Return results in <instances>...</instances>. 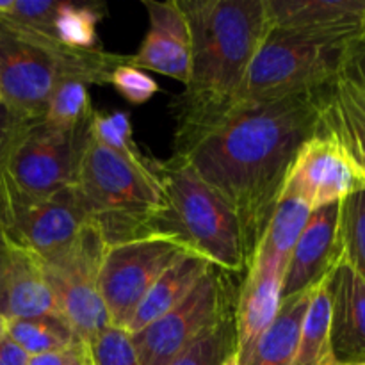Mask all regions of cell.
I'll use <instances>...</instances> for the list:
<instances>
[{
    "label": "cell",
    "mask_w": 365,
    "mask_h": 365,
    "mask_svg": "<svg viewBox=\"0 0 365 365\" xmlns=\"http://www.w3.org/2000/svg\"><path fill=\"white\" fill-rule=\"evenodd\" d=\"M324 89L241 102L173 148V157L191 166L235 214L248 266L277 209L296 153L319 128Z\"/></svg>",
    "instance_id": "6da1fadb"
},
{
    "label": "cell",
    "mask_w": 365,
    "mask_h": 365,
    "mask_svg": "<svg viewBox=\"0 0 365 365\" xmlns=\"http://www.w3.org/2000/svg\"><path fill=\"white\" fill-rule=\"evenodd\" d=\"M191 32V71L175 98L173 148L239 103L253 57L271 31L267 0H182Z\"/></svg>",
    "instance_id": "7a4b0ae2"
},
{
    "label": "cell",
    "mask_w": 365,
    "mask_h": 365,
    "mask_svg": "<svg viewBox=\"0 0 365 365\" xmlns=\"http://www.w3.org/2000/svg\"><path fill=\"white\" fill-rule=\"evenodd\" d=\"M128 56L107 50H71L50 36L0 18V96L18 116L39 121L53 89L66 78L109 84Z\"/></svg>",
    "instance_id": "3957f363"
},
{
    "label": "cell",
    "mask_w": 365,
    "mask_h": 365,
    "mask_svg": "<svg viewBox=\"0 0 365 365\" xmlns=\"http://www.w3.org/2000/svg\"><path fill=\"white\" fill-rule=\"evenodd\" d=\"M75 187L107 246L160 234L166 198L150 157L135 163L89 135Z\"/></svg>",
    "instance_id": "277c9868"
},
{
    "label": "cell",
    "mask_w": 365,
    "mask_h": 365,
    "mask_svg": "<svg viewBox=\"0 0 365 365\" xmlns=\"http://www.w3.org/2000/svg\"><path fill=\"white\" fill-rule=\"evenodd\" d=\"M153 170L166 198L160 234L178 237L192 253L228 277H245L248 271L245 235L230 207L177 157L153 159Z\"/></svg>",
    "instance_id": "5b68a950"
},
{
    "label": "cell",
    "mask_w": 365,
    "mask_h": 365,
    "mask_svg": "<svg viewBox=\"0 0 365 365\" xmlns=\"http://www.w3.org/2000/svg\"><path fill=\"white\" fill-rule=\"evenodd\" d=\"M91 121L59 130L45 121H24L0 166V198L43 200L75 185Z\"/></svg>",
    "instance_id": "8992f818"
},
{
    "label": "cell",
    "mask_w": 365,
    "mask_h": 365,
    "mask_svg": "<svg viewBox=\"0 0 365 365\" xmlns=\"http://www.w3.org/2000/svg\"><path fill=\"white\" fill-rule=\"evenodd\" d=\"M351 48L324 46L271 29L242 84L241 102H264L330 86L348 64Z\"/></svg>",
    "instance_id": "52a82bcc"
},
{
    "label": "cell",
    "mask_w": 365,
    "mask_h": 365,
    "mask_svg": "<svg viewBox=\"0 0 365 365\" xmlns=\"http://www.w3.org/2000/svg\"><path fill=\"white\" fill-rule=\"evenodd\" d=\"M106 250L100 230L89 223L59 255L41 260L61 316L86 344L110 327L98 287Z\"/></svg>",
    "instance_id": "ba28073f"
},
{
    "label": "cell",
    "mask_w": 365,
    "mask_h": 365,
    "mask_svg": "<svg viewBox=\"0 0 365 365\" xmlns=\"http://www.w3.org/2000/svg\"><path fill=\"white\" fill-rule=\"evenodd\" d=\"M189 252L170 234H148L107 246L98 287L110 324L125 330L157 278Z\"/></svg>",
    "instance_id": "9c48e42d"
},
{
    "label": "cell",
    "mask_w": 365,
    "mask_h": 365,
    "mask_svg": "<svg viewBox=\"0 0 365 365\" xmlns=\"http://www.w3.org/2000/svg\"><path fill=\"white\" fill-rule=\"evenodd\" d=\"M228 274L212 267L175 309L132 335L141 365H170L203 330L234 312Z\"/></svg>",
    "instance_id": "30bf717a"
},
{
    "label": "cell",
    "mask_w": 365,
    "mask_h": 365,
    "mask_svg": "<svg viewBox=\"0 0 365 365\" xmlns=\"http://www.w3.org/2000/svg\"><path fill=\"white\" fill-rule=\"evenodd\" d=\"M91 221L77 187L43 200L0 198V230L16 248L50 260L75 241Z\"/></svg>",
    "instance_id": "8fae6325"
},
{
    "label": "cell",
    "mask_w": 365,
    "mask_h": 365,
    "mask_svg": "<svg viewBox=\"0 0 365 365\" xmlns=\"http://www.w3.org/2000/svg\"><path fill=\"white\" fill-rule=\"evenodd\" d=\"M365 189V177L341 143L317 128L296 153L282 196L305 203L310 210L339 203Z\"/></svg>",
    "instance_id": "7c38bea8"
},
{
    "label": "cell",
    "mask_w": 365,
    "mask_h": 365,
    "mask_svg": "<svg viewBox=\"0 0 365 365\" xmlns=\"http://www.w3.org/2000/svg\"><path fill=\"white\" fill-rule=\"evenodd\" d=\"M273 31L324 46L353 48L362 34L365 0H267Z\"/></svg>",
    "instance_id": "4fadbf2b"
},
{
    "label": "cell",
    "mask_w": 365,
    "mask_h": 365,
    "mask_svg": "<svg viewBox=\"0 0 365 365\" xmlns=\"http://www.w3.org/2000/svg\"><path fill=\"white\" fill-rule=\"evenodd\" d=\"M341 203L312 210L285 266L282 302L316 289L342 260Z\"/></svg>",
    "instance_id": "5bb4252c"
},
{
    "label": "cell",
    "mask_w": 365,
    "mask_h": 365,
    "mask_svg": "<svg viewBox=\"0 0 365 365\" xmlns=\"http://www.w3.org/2000/svg\"><path fill=\"white\" fill-rule=\"evenodd\" d=\"M148 32L127 63L187 84L191 71V32L180 0H145Z\"/></svg>",
    "instance_id": "9a60e30c"
},
{
    "label": "cell",
    "mask_w": 365,
    "mask_h": 365,
    "mask_svg": "<svg viewBox=\"0 0 365 365\" xmlns=\"http://www.w3.org/2000/svg\"><path fill=\"white\" fill-rule=\"evenodd\" d=\"M285 269L274 262H252L239 285L234 307L235 353L239 364L248 359L260 335L269 328L282 305Z\"/></svg>",
    "instance_id": "2e32d148"
},
{
    "label": "cell",
    "mask_w": 365,
    "mask_h": 365,
    "mask_svg": "<svg viewBox=\"0 0 365 365\" xmlns=\"http://www.w3.org/2000/svg\"><path fill=\"white\" fill-rule=\"evenodd\" d=\"M330 337L337 365L365 362V282L341 260L327 278Z\"/></svg>",
    "instance_id": "e0dca14e"
},
{
    "label": "cell",
    "mask_w": 365,
    "mask_h": 365,
    "mask_svg": "<svg viewBox=\"0 0 365 365\" xmlns=\"http://www.w3.org/2000/svg\"><path fill=\"white\" fill-rule=\"evenodd\" d=\"M9 245L6 267L0 274V321L59 314L56 296L38 257Z\"/></svg>",
    "instance_id": "ac0fdd59"
},
{
    "label": "cell",
    "mask_w": 365,
    "mask_h": 365,
    "mask_svg": "<svg viewBox=\"0 0 365 365\" xmlns=\"http://www.w3.org/2000/svg\"><path fill=\"white\" fill-rule=\"evenodd\" d=\"M319 128L341 143L365 177V84L346 70L324 89Z\"/></svg>",
    "instance_id": "d6986e66"
},
{
    "label": "cell",
    "mask_w": 365,
    "mask_h": 365,
    "mask_svg": "<svg viewBox=\"0 0 365 365\" xmlns=\"http://www.w3.org/2000/svg\"><path fill=\"white\" fill-rule=\"evenodd\" d=\"M212 267L209 260L192 252L175 260L150 287L125 330L130 335L138 334L143 328L170 312L171 309H175L195 291L196 285L205 278V274Z\"/></svg>",
    "instance_id": "ffe728a7"
},
{
    "label": "cell",
    "mask_w": 365,
    "mask_h": 365,
    "mask_svg": "<svg viewBox=\"0 0 365 365\" xmlns=\"http://www.w3.org/2000/svg\"><path fill=\"white\" fill-rule=\"evenodd\" d=\"M314 291L284 299L273 323L260 335L248 359L239 365H291Z\"/></svg>",
    "instance_id": "44dd1931"
},
{
    "label": "cell",
    "mask_w": 365,
    "mask_h": 365,
    "mask_svg": "<svg viewBox=\"0 0 365 365\" xmlns=\"http://www.w3.org/2000/svg\"><path fill=\"white\" fill-rule=\"evenodd\" d=\"M310 214L312 210L303 202L291 198V196H282L250 264L274 262L280 264L285 269L292 248L298 242Z\"/></svg>",
    "instance_id": "7402d4cb"
},
{
    "label": "cell",
    "mask_w": 365,
    "mask_h": 365,
    "mask_svg": "<svg viewBox=\"0 0 365 365\" xmlns=\"http://www.w3.org/2000/svg\"><path fill=\"white\" fill-rule=\"evenodd\" d=\"M330 314V294L324 280L314 291L291 365H337L331 348Z\"/></svg>",
    "instance_id": "603a6c76"
},
{
    "label": "cell",
    "mask_w": 365,
    "mask_h": 365,
    "mask_svg": "<svg viewBox=\"0 0 365 365\" xmlns=\"http://www.w3.org/2000/svg\"><path fill=\"white\" fill-rule=\"evenodd\" d=\"M4 331L13 339L29 356L59 351L82 342L68 321L59 314L27 317V319L2 321Z\"/></svg>",
    "instance_id": "cb8c5ba5"
},
{
    "label": "cell",
    "mask_w": 365,
    "mask_h": 365,
    "mask_svg": "<svg viewBox=\"0 0 365 365\" xmlns=\"http://www.w3.org/2000/svg\"><path fill=\"white\" fill-rule=\"evenodd\" d=\"M106 14L103 4L57 2L52 38L71 50H102L98 24Z\"/></svg>",
    "instance_id": "d4e9b609"
},
{
    "label": "cell",
    "mask_w": 365,
    "mask_h": 365,
    "mask_svg": "<svg viewBox=\"0 0 365 365\" xmlns=\"http://www.w3.org/2000/svg\"><path fill=\"white\" fill-rule=\"evenodd\" d=\"M93 113L89 84L78 78H66L53 89L43 121L59 130H73L89 123Z\"/></svg>",
    "instance_id": "484cf974"
},
{
    "label": "cell",
    "mask_w": 365,
    "mask_h": 365,
    "mask_svg": "<svg viewBox=\"0 0 365 365\" xmlns=\"http://www.w3.org/2000/svg\"><path fill=\"white\" fill-rule=\"evenodd\" d=\"M235 349L234 312L203 330L170 365H225Z\"/></svg>",
    "instance_id": "4316f807"
},
{
    "label": "cell",
    "mask_w": 365,
    "mask_h": 365,
    "mask_svg": "<svg viewBox=\"0 0 365 365\" xmlns=\"http://www.w3.org/2000/svg\"><path fill=\"white\" fill-rule=\"evenodd\" d=\"M342 260L365 282V189L341 203Z\"/></svg>",
    "instance_id": "83f0119b"
},
{
    "label": "cell",
    "mask_w": 365,
    "mask_h": 365,
    "mask_svg": "<svg viewBox=\"0 0 365 365\" xmlns=\"http://www.w3.org/2000/svg\"><path fill=\"white\" fill-rule=\"evenodd\" d=\"M91 138L98 145L127 157V159L135 160V163H145L148 157L143 155L139 146L135 145L134 135H132L130 118L123 110H114V113H93L91 125Z\"/></svg>",
    "instance_id": "f1b7e54d"
},
{
    "label": "cell",
    "mask_w": 365,
    "mask_h": 365,
    "mask_svg": "<svg viewBox=\"0 0 365 365\" xmlns=\"http://www.w3.org/2000/svg\"><path fill=\"white\" fill-rule=\"evenodd\" d=\"M91 365H141L132 335L110 324L88 342Z\"/></svg>",
    "instance_id": "f546056e"
},
{
    "label": "cell",
    "mask_w": 365,
    "mask_h": 365,
    "mask_svg": "<svg viewBox=\"0 0 365 365\" xmlns=\"http://www.w3.org/2000/svg\"><path fill=\"white\" fill-rule=\"evenodd\" d=\"M109 84L134 106L146 103L159 91V84L153 81V77H150L146 71L130 66L128 63L114 68L109 77Z\"/></svg>",
    "instance_id": "4dcf8cb0"
},
{
    "label": "cell",
    "mask_w": 365,
    "mask_h": 365,
    "mask_svg": "<svg viewBox=\"0 0 365 365\" xmlns=\"http://www.w3.org/2000/svg\"><path fill=\"white\" fill-rule=\"evenodd\" d=\"M29 365H91L89 349L86 342H77L59 351L43 353L29 359Z\"/></svg>",
    "instance_id": "1f68e13d"
},
{
    "label": "cell",
    "mask_w": 365,
    "mask_h": 365,
    "mask_svg": "<svg viewBox=\"0 0 365 365\" xmlns=\"http://www.w3.org/2000/svg\"><path fill=\"white\" fill-rule=\"evenodd\" d=\"M27 121L25 118L18 116L13 110L7 109L6 106H0V166H2L4 155H6V150L9 146L11 139H13L14 132L20 128V125ZM31 121V120H29Z\"/></svg>",
    "instance_id": "d6a6232c"
},
{
    "label": "cell",
    "mask_w": 365,
    "mask_h": 365,
    "mask_svg": "<svg viewBox=\"0 0 365 365\" xmlns=\"http://www.w3.org/2000/svg\"><path fill=\"white\" fill-rule=\"evenodd\" d=\"M29 359L31 356L2 330L0 334V365H29Z\"/></svg>",
    "instance_id": "836d02e7"
},
{
    "label": "cell",
    "mask_w": 365,
    "mask_h": 365,
    "mask_svg": "<svg viewBox=\"0 0 365 365\" xmlns=\"http://www.w3.org/2000/svg\"><path fill=\"white\" fill-rule=\"evenodd\" d=\"M346 71L365 84V48H355L349 52Z\"/></svg>",
    "instance_id": "e575fe53"
},
{
    "label": "cell",
    "mask_w": 365,
    "mask_h": 365,
    "mask_svg": "<svg viewBox=\"0 0 365 365\" xmlns=\"http://www.w3.org/2000/svg\"><path fill=\"white\" fill-rule=\"evenodd\" d=\"M7 255H9V245H7L6 235H4L2 230H0V274H2L4 267H6Z\"/></svg>",
    "instance_id": "d590c367"
},
{
    "label": "cell",
    "mask_w": 365,
    "mask_h": 365,
    "mask_svg": "<svg viewBox=\"0 0 365 365\" xmlns=\"http://www.w3.org/2000/svg\"><path fill=\"white\" fill-rule=\"evenodd\" d=\"M225 365H239V360H237V353H235V349H234V351L230 353V355H228V359L225 360Z\"/></svg>",
    "instance_id": "8d00e7d4"
},
{
    "label": "cell",
    "mask_w": 365,
    "mask_h": 365,
    "mask_svg": "<svg viewBox=\"0 0 365 365\" xmlns=\"http://www.w3.org/2000/svg\"><path fill=\"white\" fill-rule=\"evenodd\" d=\"M355 48H365V21H364V29H362V34H360V39L356 41V45L353 46L351 50H355Z\"/></svg>",
    "instance_id": "74e56055"
},
{
    "label": "cell",
    "mask_w": 365,
    "mask_h": 365,
    "mask_svg": "<svg viewBox=\"0 0 365 365\" xmlns=\"http://www.w3.org/2000/svg\"><path fill=\"white\" fill-rule=\"evenodd\" d=\"M2 330H4V327H2V321H0V334H2Z\"/></svg>",
    "instance_id": "f35d334b"
},
{
    "label": "cell",
    "mask_w": 365,
    "mask_h": 365,
    "mask_svg": "<svg viewBox=\"0 0 365 365\" xmlns=\"http://www.w3.org/2000/svg\"><path fill=\"white\" fill-rule=\"evenodd\" d=\"M348 365H365V362H362V364H348Z\"/></svg>",
    "instance_id": "ab89813d"
},
{
    "label": "cell",
    "mask_w": 365,
    "mask_h": 365,
    "mask_svg": "<svg viewBox=\"0 0 365 365\" xmlns=\"http://www.w3.org/2000/svg\"><path fill=\"white\" fill-rule=\"evenodd\" d=\"M0 106H2V96H0Z\"/></svg>",
    "instance_id": "60d3db41"
}]
</instances>
